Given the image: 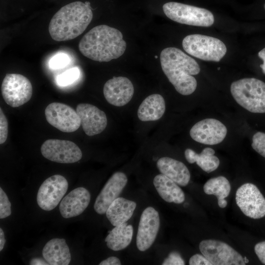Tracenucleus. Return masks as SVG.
<instances>
[{
  "label": "nucleus",
  "mask_w": 265,
  "mask_h": 265,
  "mask_svg": "<svg viewBox=\"0 0 265 265\" xmlns=\"http://www.w3.org/2000/svg\"><path fill=\"white\" fill-rule=\"evenodd\" d=\"M231 94L240 106L253 113H265V83L255 78H244L232 82Z\"/></svg>",
  "instance_id": "nucleus-4"
},
{
  "label": "nucleus",
  "mask_w": 265,
  "mask_h": 265,
  "mask_svg": "<svg viewBox=\"0 0 265 265\" xmlns=\"http://www.w3.org/2000/svg\"><path fill=\"white\" fill-rule=\"evenodd\" d=\"M91 195L84 187H79L70 191L61 200L59 211L61 216L69 218L81 214L88 207Z\"/></svg>",
  "instance_id": "nucleus-18"
},
{
  "label": "nucleus",
  "mask_w": 265,
  "mask_h": 265,
  "mask_svg": "<svg viewBox=\"0 0 265 265\" xmlns=\"http://www.w3.org/2000/svg\"><path fill=\"white\" fill-rule=\"evenodd\" d=\"M162 265H185V262L178 252L173 251L169 253L168 257L164 260Z\"/></svg>",
  "instance_id": "nucleus-32"
},
{
  "label": "nucleus",
  "mask_w": 265,
  "mask_h": 265,
  "mask_svg": "<svg viewBox=\"0 0 265 265\" xmlns=\"http://www.w3.org/2000/svg\"><path fill=\"white\" fill-rule=\"evenodd\" d=\"M258 56L262 60L265 59V48L258 53Z\"/></svg>",
  "instance_id": "nucleus-38"
},
{
  "label": "nucleus",
  "mask_w": 265,
  "mask_h": 265,
  "mask_svg": "<svg viewBox=\"0 0 265 265\" xmlns=\"http://www.w3.org/2000/svg\"><path fill=\"white\" fill-rule=\"evenodd\" d=\"M76 111L80 118L82 129L88 136L99 134L106 127V114L97 106L81 103L77 106Z\"/></svg>",
  "instance_id": "nucleus-16"
},
{
  "label": "nucleus",
  "mask_w": 265,
  "mask_h": 265,
  "mask_svg": "<svg viewBox=\"0 0 265 265\" xmlns=\"http://www.w3.org/2000/svg\"><path fill=\"white\" fill-rule=\"evenodd\" d=\"M165 110V103L163 97L153 94L146 97L141 103L137 110V116L142 121H156L159 119Z\"/></svg>",
  "instance_id": "nucleus-23"
},
{
  "label": "nucleus",
  "mask_w": 265,
  "mask_h": 265,
  "mask_svg": "<svg viewBox=\"0 0 265 265\" xmlns=\"http://www.w3.org/2000/svg\"><path fill=\"white\" fill-rule=\"evenodd\" d=\"M190 265H212L211 263L203 255L196 254L189 260Z\"/></svg>",
  "instance_id": "nucleus-33"
},
{
  "label": "nucleus",
  "mask_w": 265,
  "mask_h": 265,
  "mask_svg": "<svg viewBox=\"0 0 265 265\" xmlns=\"http://www.w3.org/2000/svg\"><path fill=\"white\" fill-rule=\"evenodd\" d=\"M29 264L31 265H47L49 264L41 258H34L31 260L29 262Z\"/></svg>",
  "instance_id": "nucleus-36"
},
{
  "label": "nucleus",
  "mask_w": 265,
  "mask_h": 265,
  "mask_svg": "<svg viewBox=\"0 0 265 265\" xmlns=\"http://www.w3.org/2000/svg\"><path fill=\"white\" fill-rule=\"evenodd\" d=\"M8 122L3 112L2 109L0 108V144L4 143L7 138L8 129Z\"/></svg>",
  "instance_id": "nucleus-31"
},
{
  "label": "nucleus",
  "mask_w": 265,
  "mask_h": 265,
  "mask_svg": "<svg viewBox=\"0 0 265 265\" xmlns=\"http://www.w3.org/2000/svg\"><path fill=\"white\" fill-rule=\"evenodd\" d=\"M68 188V181L63 176L57 174L48 178L38 189V205L46 211L54 209L64 196Z\"/></svg>",
  "instance_id": "nucleus-11"
},
{
  "label": "nucleus",
  "mask_w": 265,
  "mask_h": 265,
  "mask_svg": "<svg viewBox=\"0 0 265 265\" xmlns=\"http://www.w3.org/2000/svg\"><path fill=\"white\" fill-rule=\"evenodd\" d=\"M45 115L50 125L63 132H75L81 125L76 110L65 104L51 103L45 108Z\"/></svg>",
  "instance_id": "nucleus-12"
},
{
  "label": "nucleus",
  "mask_w": 265,
  "mask_h": 265,
  "mask_svg": "<svg viewBox=\"0 0 265 265\" xmlns=\"http://www.w3.org/2000/svg\"><path fill=\"white\" fill-rule=\"evenodd\" d=\"M165 15L171 20L189 26L209 27L214 22L208 9L177 2H168L162 6Z\"/></svg>",
  "instance_id": "nucleus-6"
},
{
  "label": "nucleus",
  "mask_w": 265,
  "mask_h": 265,
  "mask_svg": "<svg viewBox=\"0 0 265 265\" xmlns=\"http://www.w3.org/2000/svg\"><path fill=\"white\" fill-rule=\"evenodd\" d=\"M1 94L5 103L16 107L27 103L32 95V86L30 80L19 74H7L1 86Z\"/></svg>",
  "instance_id": "nucleus-7"
},
{
  "label": "nucleus",
  "mask_w": 265,
  "mask_h": 265,
  "mask_svg": "<svg viewBox=\"0 0 265 265\" xmlns=\"http://www.w3.org/2000/svg\"><path fill=\"white\" fill-rule=\"evenodd\" d=\"M11 214V203L5 192L0 187V218H5Z\"/></svg>",
  "instance_id": "nucleus-29"
},
{
  "label": "nucleus",
  "mask_w": 265,
  "mask_h": 265,
  "mask_svg": "<svg viewBox=\"0 0 265 265\" xmlns=\"http://www.w3.org/2000/svg\"><path fill=\"white\" fill-rule=\"evenodd\" d=\"M133 235L132 225L125 222L112 229L105 238L107 246L117 251L126 248L130 244Z\"/></svg>",
  "instance_id": "nucleus-24"
},
{
  "label": "nucleus",
  "mask_w": 265,
  "mask_h": 265,
  "mask_svg": "<svg viewBox=\"0 0 265 265\" xmlns=\"http://www.w3.org/2000/svg\"><path fill=\"white\" fill-rule=\"evenodd\" d=\"M204 192L208 195H214L218 201L228 196L231 190V185L224 176H218L209 179L203 186Z\"/></svg>",
  "instance_id": "nucleus-26"
},
{
  "label": "nucleus",
  "mask_w": 265,
  "mask_h": 265,
  "mask_svg": "<svg viewBox=\"0 0 265 265\" xmlns=\"http://www.w3.org/2000/svg\"><path fill=\"white\" fill-rule=\"evenodd\" d=\"M263 63L260 65V67L262 68L263 73L265 75V59L263 60Z\"/></svg>",
  "instance_id": "nucleus-39"
},
{
  "label": "nucleus",
  "mask_w": 265,
  "mask_h": 265,
  "mask_svg": "<svg viewBox=\"0 0 265 265\" xmlns=\"http://www.w3.org/2000/svg\"><path fill=\"white\" fill-rule=\"evenodd\" d=\"M5 238L3 231L2 228H0V251H1L4 246L5 243Z\"/></svg>",
  "instance_id": "nucleus-37"
},
{
  "label": "nucleus",
  "mask_w": 265,
  "mask_h": 265,
  "mask_svg": "<svg viewBox=\"0 0 265 265\" xmlns=\"http://www.w3.org/2000/svg\"><path fill=\"white\" fill-rule=\"evenodd\" d=\"M214 150L209 147L204 149L200 154L187 148L185 151L186 160L190 163L196 162L204 171L210 173L216 170L220 163L219 159L214 155Z\"/></svg>",
  "instance_id": "nucleus-25"
},
{
  "label": "nucleus",
  "mask_w": 265,
  "mask_h": 265,
  "mask_svg": "<svg viewBox=\"0 0 265 265\" xmlns=\"http://www.w3.org/2000/svg\"><path fill=\"white\" fill-rule=\"evenodd\" d=\"M126 47L122 33L105 25L90 29L79 44V49L84 56L100 62L119 58L124 54Z\"/></svg>",
  "instance_id": "nucleus-1"
},
{
  "label": "nucleus",
  "mask_w": 265,
  "mask_h": 265,
  "mask_svg": "<svg viewBox=\"0 0 265 265\" xmlns=\"http://www.w3.org/2000/svg\"><path fill=\"white\" fill-rule=\"evenodd\" d=\"M243 259H244V261L245 264H247V263H248L249 262L248 259H247L246 257H244L243 258Z\"/></svg>",
  "instance_id": "nucleus-40"
},
{
  "label": "nucleus",
  "mask_w": 265,
  "mask_h": 265,
  "mask_svg": "<svg viewBox=\"0 0 265 265\" xmlns=\"http://www.w3.org/2000/svg\"><path fill=\"white\" fill-rule=\"evenodd\" d=\"M160 173L178 185L185 186L190 180L189 170L182 162L169 157H162L157 162Z\"/></svg>",
  "instance_id": "nucleus-19"
},
{
  "label": "nucleus",
  "mask_w": 265,
  "mask_h": 265,
  "mask_svg": "<svg viewBox=\"0 0 265 265\" xmlns=\"http://www.w3.org/2000/svg\"><path fill=\"white\" fill-rule=\"evenodd\" d=\"M153 184L159 196L165 201L181 204L185 199L183 190L175 182L162 174L156 176Z\"/></svg>",
  "instance_id": "nucleus-21"
},
{
  "label": "nucleus",
  "mask_w": 265,
  "mask_h": 265,
  "mask_svg": "<svg viewBox=\"0 0 265 265\" xmlns=\"http://www.w3.org/2000/svg\"><path fill=\"white\" fill-rule=\"evenodd\" d=\"M254 251L260 261L265 265V241L257 243Z\"/></svg>",
  "instance_id": "nucleus-34"
},
{
  "label": "nucleus",
  "mask_w": 265,
  "mask_h": 265,
  "mask_svg": "<svg viewBox=\"0 0 265 265\" xmlns=\"http://www.w3.org/2000/svg\"><path fill=\"white\" fill-rule=\"evenodd\" d=\"M41 152L46 159L60 163H73L82 158V152L78 146L66 140L50 139L44 141Z\"/></svg>",
  "instance_id": "nucleus-10"
},
{
  "label": "nucleus",
  "mask_w": 265,
  "mask_h": 265,
  "mask_svg": "<svg viewBox=\"0 0 265 265\" xmlns=\"http://www.w3.org/2000/svg\"><path fill=\"white\" fill-rule=\"evenodd\" d=\"M160 61L163 73L178 93L189 95L195 91L197 81L192 76L200 71L195 60L180 49L168 47L161 52Z\"/></svg>",
  "instance_id": "nucleus-2"
},
{
  "label": "nucleus",
  "mask_w": 265,
  "mask_h": 265,
  "mask_svg": "<svg viewBox=\"0 0 265 265\" xmlns=\"http://www.w3.org/2000/svg\"><path fill=\"white\" fill-rule=\"evenodd\" d=\"M182 46L189 54L205 61L219 62L227 52L225 45L220 40L199 34L186 36Z\"/></svg>",
  "instance_id": "nucleus-5"
},
{
  "label": "nucleus",
  "mask_w": 265,
  "mask_h": 265,
  "mask_svg": "<svg viewBox=\"0 0 265 265\" xmlns=\"http://www.w3.org/2000/svg\"><path fill=\"white\" fill-rule=\"evenodd\" d=\"M136 207L135 202L118 197L107 209L106 216L113 226H117L131 218Z\"/></svg>",
  "instance_id": "nucleus-22"
},
{
  "label": "nucleus",
  "mask_w": 265,
  "mask_h": 265,
  "mask_svg": "<svg viewBox=\"0 0 265 265\" xmlns=\"http://www.w3.org/2000/svg\"><path fill=\"white\" fill-rule=\"evenodd\" d=\"M199 249L212 265H245L243 257L228 244L217 240L201 241Z\"/></svg>",
  "instance_id": "nucleus-8"
},
{
  "label": "nucleus",
  "mask_w": 265,
  "mask_h": 265,
  "mask_svg": "<svg viewBox=\"0 0 265 265\" xmlns=\"http://www.w3.org/2000/svg\"><path fill=\"white\" fill-rule=\"evenodd\" d=\"M69 56L64 53H59L53 56L50 60L49 66L52 69H58L66 66L70 62Z\"/></svg>",
  "instance_id": "nucleus-30"
},
{
  "label": "nucleus",
  "mask_w": 265,
  "mask_h": 265,
  "mask_svg": "<svg viewBox=\"0 0 265 265\" xmlns=\"http://www.w3.org/2000/svg\"><path fill=\"white\" fill-rule=\"evenodd\" d=\"M264 8H265V5H264Z\"/></svg>",
  "instance_id": "nucleus-41"
},
{
  "label": "nucleus",
  "mask_w": 265,
  "mask_h": 265,
  "mask_svg": "<svg viewBox=\"0 0 265 265\" xmlns=\"http://www.w3.org/2000/svg\"><path fill=\"white\" fill-rule=\"evenodd\" d=\"M80 75V71L78 68H71L57 76L56 83L59 86H68L76 81Z\"/></svg>",
  "instance_id": "nucleus-27"
},
{
  "label": "nucleus",
  "mask_w": 265,
  "mask_h": 265,
  "mask_svg": "<svg viewBox=\"0 0 265 265\" xmlns=\"http://www.w3.org/2000/svg\"><path fill=\"white\" fill-rule=\"evenodd\" d=\"M251 146L260 155L265 158V133L257 132L252 137Z\"/></svg>",
  "instance_id": "nucleus-28"
},
{
  "label": "nucleus",
  "mask_w": 265,
  "mask_h": 265,
  "mask_svg": "<svg viewBox=\"0 0 265 265\" xmlns=\"http://www.w3.org/2000/svg\"><path fill=\"white\" fill-rule=\"evenodd\" d=\"M103 93L108 103L116 106H122L132 99L134 87L131 81L127 78L113 77L104 84Z\"/></svg>",
  "instance_id": "nucleus-17"
},
{
  "label": "nucleus",
  "mask_w": 265,
  "mask_h": 265,
  "mask_svg": "<svg viewBox=\"0 0 265 265\" xmlns=\"http://www.w3.org/2000/svg\"><path fill=\"white\" fill-rule=\"evenodd\" d=\"M100 265H120V260L116 257L111 256L102 261L99 264Z\"/></svg>",
  "instance_id": "nucleus-35"
},
{
  "label": "nucleus",
  "mask_w": 265,
  "mask_h": 265,
  "mask_svg": "<svg viewBox=\"0 0 265 265\" xmlns=\"http://www.w3.org/2000/svg\"><path fill=\"white\" fill-rule=\"evenodd\" d=\"M226 126L220 121L207 118L196 123L190 130V135L195 141L206 145L221 142L227 134Z\"/></svg>",
  "instance_id": "nucleus-14"
},
{
  "label": "nucleus",
  "mask_w": 265,
  "mask_h": 265,
  "mask_svg": "<svg viewBox=\"0 0 265 265\" xmlns=\"http://www.w3.org/2000/svg\"><path fill=\"white\" fill-rule=\"evenodd\" d=\"M236 201L243 213L252 219L265 216V198L258 188L251 183H245L237 189Z\"/></svg>",
  "instance_id": "nucleus-9"
},
{
  "label": "nucleus",
  "mask_w": 265,
  "mask_h": 265,
  "mask_svg": "<svg viewBox=\"0 0 265 265\" xmlns=\"http://www.w3.org/2000/svg\"><path fill=\"white\" fill-rule=\"evenodd\" d=\"M128 182L125 174L121 172L114 173L108 180L97 196L94 209L100 214H103L110 205L122 192Z\"/></svg>",
  "instance_id": "nucleus-15"
},
{
  "label": "nucleus",
  "mask_w": 265,
  "mask_h": 265,
  "mask_svg": "<svg viewBox=\"0 0 265 265\" xmlns=\"http://www.w3.org/2000/svg\"><path fill=\"white\" fill-rule=\"evenodd\" d=\"M160 226L159 212L154 208L148 207L142 212L136 236V246L140 251L148 249L153 244Z\"/></svg>",
  "instance_id": "nucleus-13"
},
{
  "label": "nucleus",
  "mask_w": 265,
  "mask_h": 265,
  "mask_svg": "<svg viewBox=\"0 0 265 265\" xmlns=\"http://www.w3.org/2000/svg\"><path fill=\"white\" fill-rule=\"evenodd\" d=\"M42 255L50 265H68L71 260L69 247L64 238L50 240L42 250Z\"/></svg>",
  "instance_id": "nucleus-20"
},
{
  "label": "nucleus",
  "mask_w": 265,
  "mask_h": 265,
  "mask_svg": "<svg viewBox=\"0 0 265 265\" xmlns=\"http://www.w3.org/2000/svg\"><path fill=\"white\" fill-rule=\"evenodd\" d=\"M92 18L89 2H72L62 7L53 16L49 25V33L56 41L73 39L84 31Z\"/></svg>",
  "instance_id": "nucleus-3"
}]
</instances>
